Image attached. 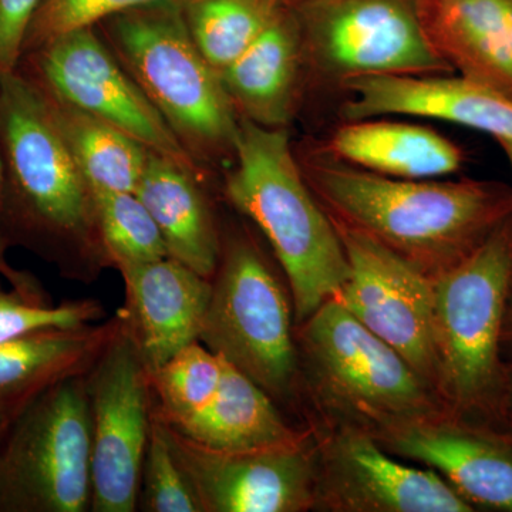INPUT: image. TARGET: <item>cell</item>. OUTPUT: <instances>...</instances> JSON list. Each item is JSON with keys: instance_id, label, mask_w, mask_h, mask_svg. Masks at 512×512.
<instances>
[{"instance_id": "obj_1", "label": "cell", "mask_w": 512, "mask_h": 512, "mask_svg": "<svg viewBox=\"0 0 512 512\" xmlns=\"http://www.w3.org/2000/svg\"><path fill=\"white\" fill-rule=\"evenodd\" d=\"M2 231L55 266L64 279L90 285L111 269L84 177L42 92L25 74H0Z\"/></svg>"}, {"instance_id": "obj_2", "label": "cell", "mask_w": 512, "mask_h": 512, "mask_svg": "<svg viewBox=\"0 0 512 512\" xmlns=\"http://www.w3.org/2000/svg\"><path fill=\"white\" fill-rule=\"evenodd\" d=\"M302 171L333 221L373 239L431 278L473 254L512 217V190L503 184L400 180L338 158H313Z\"/></svg>"}, {"instance_id": "obj_3", "label": "cell", "mask_w": 512, "mask_h": 512, "mask_svg": "<svg viewBox=\"0 0 512 512\" xmlns=\"http://www.w3.org/2000/svg\"><path fill=\"white\" fill-rule=\"evenodd\" d=\"M234 163L225 197L271 245L291 289L296 322L302 323L348 279L338 229L309 187L285 128L239 119Z\"/></svg>"}, {"instance_id": "obj_4", "label": "cell", "mask_w": 512, "mask_h": 512, "mask_svg": "<svg viewBox=\"0 0 512 512\" xmlns=\"http://www.w3.org/2000/svg\"><path fill=\"white\" fill-rule=\"evenodd\" d=\"M96 29L198 164L211 173L222 158L234 161L239 116L195 46L181 0L137 6Z\"/></svg>"}, {"instance_id": "obj_5", "label": "cell", "mask_w": 512, "mask_h": 512, "mask_svg": "<svg viewBox=\"0 0 512 512\" xmlns=\"http://www.w3.org/2000/svg\"><path fill=\"white\" fill-rule=\"evenodd\" d=\"M511 285L512 217L433 278L436 393L451 416L504 417L501 350Z\"/></svg>"}, {"instance_id": "obj_6", "label": "cell", "mask_w": 512, "mask_h": 512, "mask_svg": "<svg viewBox=\"0 0 512 512\" xmlns=\"http://www.w3.org/2000/svg\"><path fill=\"white\" fill-rule=\"evenodd\" d=\"M292 309L258 245L242 232H222L198 342L254 380L274 402L291 399L298 379Z\"/></svg>"}, {"instance_id": "obj_7", "label": "cell", "mask_w": 512, "mask_h": 512, "mask_svg": "<svg viewBox=\"0 0 512 512\" xmlns=\"http://www.w3.org/2000/svg\"><path fill=\"white\" fill-rule=\"evenodd\" d=\"M298 338L320 392L369 431L448 414L400 353L336 298L299 323Z\"/></svg>"}, {"instance_id": "obj_8", "label": "cell", "mask_w": 512, "mask_h": 512, "mask_svg": "<svg viewBox=\"0 0 512 512\" xmlns=\"http://www.w3.org/2000/svg\"><path fill=\"white\" fill-rule=\"evenodd\" d=\"M92 505L86 375L57 384L10 424L0 444V512H84Z\"/></svg>"}, {"instance_id": "obj_9", "label": "cell", "mask_w": 512, "mask_h": 512, "mask_svg": "<svg viewBox=\"0 0 512 512\" xmlns=\"http://www.w3.org/2000/svg\"><path fill=\"white\" fill-rule=\"evenodd\" d=\"M18 70L50 99L119 128L205 184L210 180V171L185 150L96 28L74 30L23 53Z\"/></svg>"}, {"instance_id": "obj_10", "label": "cell", "mask_w": 512, "mask_h": 512, "mask_svg": "<svg viewBox=\"0 0 512 512\" xmlns=\"http://www.w3.org/2000/svg\"><path fill=\"white\" fill-rule=\"evenodd\" d=\"M295 13L303 46L340 82L370 74L453 72L431 42L423 0H305Z\"/></svg>"}, {"instance_id": "obj_11", "label": "cell", "mask_w": 512, "mask_h": 512, "mask_svg": "<svg viewBox=\"0 0 512 512\" xmlns=\"http://www.w3.org/2000/svg\"><path fill=\"white\" fill-rule=\"evenodd\" d=\"M92 419V512L137 511L153 424L150 370L120 326L86 375Z\"/></svg>"}, {"instance_id": "obj_12", "label": "cell", "mask_w": 512, "mask_h": 512, "mask_svg": "<svg viewBox=\"0 0 512 512\" xmlns=\"http://www.w3.org/2000/svg\"><path fill=\"white\" fill-rule=\"evenodd\" d=\"M335 225L349 262L348 279L335 298L436 393L433 278L366 235Z\"/></svg>"}, {"instance_id": "obj_13", "label": "cell", "mask_w": 512, "mask_h": 512, "mask_svg": "<svg viewBox=\"0 0 512 512\" xmlns=\"http://www.w3.org/2000/svg\"><path fill=\"white\" fill-rule=\"evenodd\" d=\"M160 424L201 512H302L315 508L316 450L308 446V439L255 450H215Z\"/></svg>"}, {"instance_id": "obj_14", "label": "cell", "mask_w": 512, "mask_h": 512, "mask_svg": "<svg viewBox=\"0 0 512 512\" xmlns=\"http://www.w3.org/2000/svg\"><path fill=\"white\" fill-rule=\"evenodd\" d=\"M339 512H470L436 473L400 463L369 430L352 426L316 450L315 508Z\"/></svg>"}, {"instance_id": "obj_15", "label": "cell", "mask_w": 512, "mask_h": 512, "mask_svg": "<svg viewBox=\"0 0 512 512\" xmlns=\"http://www.w3.org/2000/svg\"><path fill=\"white\" fill-rule=\"evenodd\" d=\"M392 456L419 461L468 504L512 512V443L451 414L370 431Z\"/></svg>"}, {"instance_id": "obj_16", "label": "cell", "mask_w": 512, "mask_h": 512, "mask_svg": "<svg viewBox=\"0 0 512 512\" xmlns=\"http://www.w3.org/2000/svg\"><path fill=\"white\" fill-rule=\"evenodd\" d=\"M340 83L348 92L342 107L346 121L421 117L480 131L495 141L512 140V100L461 74H370Z\"/></svg>"}, {"instance_id": "obj_17", "label": "cell", "mask_w": 512, "mask_h": 512, "mask_svg": "<svg viewBox=\"0 0 512 512\" xmlns=\"http://www.w3.org/2000/svg\"><path fill=\"white\" fill-rule=\"evenodd\" d=\"M124 303L121 328L133 340L150 372L198 342L211 279L167 258L121 269Z\"/></svg>"}, {"instance_id": "obj_18", "label": "cell", "mask_w": 512, "mask_h": 512, "mask_svg": "<svg viewBox=\"0 0 512 512\" xmlns=\"http://www.w3.org/2000/svg\"><path fill=\"white\" fill-rule=\"evenodd\" d=\"M120 316L74 329L30 333L0 345V423L10 426L57 384L87 375L119 333Z\"/></svg>"}, {"instance_id": "obj_19", "label": "cell", "mask_w": 512, "mask_h": 512, "mask_svg": "<svg viewBox=\"0 0 512 512\" xmlns=\"http://www.w3.org/2000/svg\"><path fill=\"white\" fill-rule=\"evenodd\" d=\"M295 10L282 6L251 46L221 73L239 119L286 128L295 111L303 55Z\"/></svg>"}, {"instance_id": "obj_20", "label": "cell", "mask_w": 512, "mask_h": 512, "mask_svg": "<svg viewBox=\"0 0 512 512\" xmlns=\"http://www.w3.org/2000/svg\"><path fill=\"white\" fill-rule=\"evenodd\" d=\"M423 18L451 69L512 100V0H423Z\"/></svg>"}, {"instance_id": "obj_21", "label": "cell", "mask_w": 512, "mask_h": 512, "mask_svg": "<svg viewBox=\"0 0 512 512\" xmlns=\"http://www.w3.org/2000/svg\"><path fill=\"white\" fill-rule=\"evenodd\" d=\"M205 185L150 151L136 194L160 228L168 256L211 279L220 261L222 229Z\"/></svg>"}, {"instance_id": "obj_22", "label": "cell", "mask_w": 512, "mask_h": 512, "mask_svg": "<svg viewBox=\"0 0 512 512\" xmlns=\"http://www.w3.org/2000/svg\"><path fill=\"white\" fill-rule=\"evenodd\" d=\"M333 157L370 173L400 180H434L457 173L463 153L430 128L403 121H346L330 140Z\"/></svg>"}, {"instance_id": "obj_23", "label": "cell", "mask_w": 512, "mask_h": 512, "mask_svg": "<svg viewBox=\"0 0 512 512\" xmlns=\"http://www.w3.org/2000/svg\"><path fill=\"white\" fill-rule=\"evenodd\" d=\"M174 431L201 446L225 451L285 446L306 440V434L286 423L274 399L229 362L210 406L187 426Z\"/></svg>"}, {"instance_id": "obj_24", "label": "cell", "mask_w": 512, "mask_h": 512, "mask_svg": "<svg viewBox=\"0 0 512 512\" xmlns=\"http://www.w3.org/2000/svg\"><path fill=\"white\" fill-rule=\"evenodd\" d=\"M45 99L64 143L94 191L136 192L150 150L106 121Z\"/></svg>"}, {"instance_id": "obj_25", "label": "cell", "mask_w": 512, "mask_h": 512, "mask_svg": "<svg viewBox=\"0 0 512 512\" xmlns=\"http://www.w3.org/2000/svg\"><path fill=\"white\" fill-rule=\"evenodd\" d=\"M181 3L195 46L221 74L261 35L285 0H181Z\"/></svg>"}, {"instance_id": "obj_26", "label": "cell", "mask_w": 512, "mask_h": 512, "mask_svg": "<svg viewBox=\"0 0 512 512\" xmlns=\"http://www.w3.org/2000/svg\"><path fill=\"white\" fill-rule=\"evenodd\" d=\"M225 366L224 357L195 342L150 372L154 419L174 430L197 419L220 389Z\"/></svg>"}, {"instance_id": "obj_27", "label": "cell", "mask_w": 512, "mask_h": 512, "mask_svg": "<svg viewBox=\"0 0 512 512\" xmlns=\"http://www.w3.org/2000/svg\"><path fill=\"white\" fill-rule=\"evenodd\" d=\"M104 248L116 271L167 258L160 228L136 192L96 191Z\"/></svg>"}, {"instance_id": "obj_28", "label": "cell", "mask_w": 512, "mask_h": 512, "mask_svg": "<svg viewBox=\"0 0 512 512\" xmlns=\"http://www.w3.org/2000/svg\"><path fill=\"white\" fill-rule=\"evenodd\" d=\"M106 318V309L97 299L84 298L63 301H33L0 281V345L30 333L50 329H74L94 325Z\"/></svg>"}, {"instance_id": "obj_29", "label": "cell", "mask_w": 512, "mask_h": 512, "mask_svg": "<svg viewBox=\"0 0 512 512\" xmlns=\"http://www.w3.org/2000/svg\"><path fill=\"white\" fill-rule=\"evenodd\" d=\"M137 511L201 512L190 481L171 450L163 426L154 417L141 468Z\"/></svg>"}, {"instance_id": "obj_30", "label": "cell", "mask_w": 512, "mask_h": 512, "mask_svg": "<svg viewBox=\"0 0 512 512\" xmlns=\"http://www.w3.org/2000/svg\"><path fill=\"white\" fill-rule=\"evenodd\" d=\"M151 2L157 0H42L30 20L23 53L74 30L96 28L111 16Z\"/></svg>"}, {"instance_id": "obj_31", "label": "cell", "mask_w": 512, "mask_h": 512, "mask_svg": "<svg viewBox=\"0 0 512 512\" xmlns=\"http://www.w3.org/2000/svg\"><path fill=\"white\" fill-rule=\"evenodd\" d=\"M42 0H0V74L18 70L26 32Z\"/></svg>"}, {"instance_id": "obj_32", "label": "cell", "mask_w": 512, "mask_h": 512, "mask_svg": "<svg viewBox=\"0 0 512 512\" xmlns=\"http://www.w3.org/2000/svg\"><path fill=\"white\" fill-rule=\"evenodd\" d=\"M2 192L3 163L2 157H0V278L5 279L10 288L22 293L26 298L33 299V301L50 302V296L47 295L45 288H43L35 275L30 274L28 271H19V269L13 268L9 264L8 259H6V251H8L9 247L6 244L2 231Z\"/></svg>"}, {"instance_id": "obj_33", "label": "cell", "mask_w": 512, "mask_h": 512, "mask_svg": "<svg viewBox=\"0 0 512 512\" xmlns=\"http://www.w3.org/2000/svg\"><path fill=\"white\" fill-rule=\"evenodd\" d=\"M508 348L512 352V285L510 295H508L507 309H505L504 328H503V348Z\"/></svg>"}, {"instance_id": "obj_34", "label": "cell", "mask_w": 512, "mask_h": 512, "mask_svg": "<svg viewBox=\"0 0 512 512\" xmlns=\"http://www.w3.org/2000/svg\"><path fill=\"white\" fill-rule=\"evenodd\" d=\"M512 416V363L505 366V410L504 419Z\"/></svg>"}, {"instance_id": "obj_35", "label": "cell", "mask_w": 512, "mask_h": 512, "mask_svg": "<svg viewBox=\"0 0 512 512\" xmlns=\"http://www.w3.org/2000/svg\"><path fill=\"white\" fill-rule=\"evenodd\" d=\"M497 143L500 144L501 150L504 151L505 157H507L512 168V140L497 141Z\"/></svg>"}, {"instance_id": "obj_36", "label": "cell", "mask_w": 512, "mask_h": 512, "mask_svg": "<svg viewBox=\"0 0 512 512\" xmlns=\"http://www.w3.org/2000/svg\"><path fill=\"white\" fill-rule=\"evenodd\" d=\"M505 419H507V433L504 434L505 437H507L508 440L511 441L512 443V416H507L505 417Z\"/></svg>"}, {"instance_id": "obj_37", "label": "cell", "mask_w": 512, "mask_h": 512, "mask_svg": "<svg viewBox=\"0 0 512 512\" xmlns=\"http://www.w3.org/2000/svg\"><path fill=\"white\" fill-rule=\"evenodd\" d=\"M9 426L6 424L0 423V444H2L3 437H5L6 431H8Z\"/></svg>"}]
</instances>
